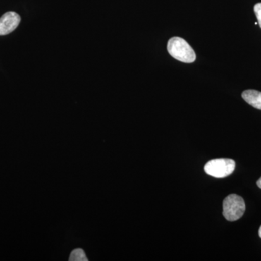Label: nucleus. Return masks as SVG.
Returning <instances> with one entry per match:
<instances>
[{"label": "nucleus", "mask_w": 261, "mask_h": 261, "mask_svg": "<svg viewBox=\"0 0 261 261\" xmlns=\"http://www.w3.org/2000/svg\"><path fill=\"white\" fill-rule=\"evenodd\" d=\"M258 234H259V237H260V238H261V226H260V228H259Z\"/></svg>", "instance_id": "obj_9"}, {"label": "nucleus", "mask_w": 261, "mask_h": 261, "mask_svg": "<svg viewBox=\"0 0 261 261\" xmlns=\"http://www.w3.org/2000/svg\"><path fill=\"white\" fill-rule=\"evenodd\" d=\"M205 173L216 178H224L229 176L235 169V162L231 159H219L211 160L206 163Z\"/></svg>", "instance_id": "obj_3"}, {"label": "nucleus", "mask_w": 261, "mask_h": 261, "mask_svg": "<svg viewBox=\"0 0 261 261\" xmlns=\"http://www.w3.org/2000/svg\"><path fill=\"white\" fill-rule=\"evenodd\" d=\"M20 15L15 12H8L0 18V36L8 35L18 27Z\"/></svg>", "instance_id": "obj_4"}, {"label": "nucleus", "mask_w": 261, "mask_h": 261, "mask_svg": "<svg viewBox=\"0 0 261 261\" xmlns=\"http://www.w3.org/2000/svg\"><path fill=\"white\" fill-rule=\"evenodd\" d=\"M70 261H87V256H86L85 252L81 248L75 249L72 251L69 257Z\"/></svg>", "instance_id": "obj_6"}, {"label": "nucleus", "mask_w": 261, "mask_h": 261, "mask_svg": "<svg viewBox=\"0 0 261 261\" xmlns=\"http://www.w3.org/2000/svg\"><path fill=\"white\" fill-rule=\"evenodd\" d=\"M168 53L175 59L183 63H191L195 61L196 54L191 46L182 38L174 37L168 42Z\"/></svg>", "instance_id": "obj_1"}, {"label": "nucleus", "mask_w": 261, "mask_h": 261, "mask_svg": "<svg viewBox=\"0 0 261 261\" xmlns=\"http://www.w3.org/2000/svg\"><path fill=\"white\" fill-rule=\"evenodd\" d=\"M254 12H255V14L257 17V23H258L261 29V3H257L254 6Z\"/></svg>", "instance_id": "obj_7"}, {"label": "nucleus", "mask_w": 261, "mask_h": 261, "mask_svg": "<svg viewBox=\"0 0 261 261\" xmlns=\"http://www.w3.org/2000/svg\"><path fill=\"white\" fill-rule=\"evenodd\" d=\"M257 187H259V188L261 189V177L260 178H259L258 180H257Z\"/></svg>", "instance_id": "obj_8"}, {"label": "nucleus", "mask_w": 261, "mask_h": 261, "mask_svg": "<svg viewBox=\"0 0 261 261\" xmlns=\"http://www.w3.org/2000/svg\"><path fill=\"white\" fill-rule=\"evenodd\" d=\"M242 97L252 107L261 110V92L249 89L243 92Z\"/></svg>", "instance_id": "obj_5"}, {"label": "nucleus", "mask_w": 261, "mask_h": 261, "mask_svg": "<svg viewBox=\"0 0 261 261\" xmlns=\"http://www.w3.org/2000/svg\"><path fill=\"white\" fill-rule=\"evenodd\" d=\"M245 211V203L243 197L231 194L224 199L223 202V214L225 219L235 221L243 216Z\"/></svg>", "instance_id": "obj_2"}]
</instances>
